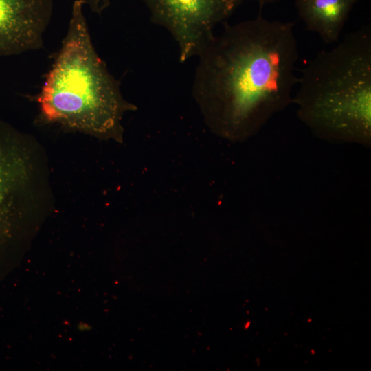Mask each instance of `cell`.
I'll use <instances>...</instances> for the list:
<instances>
[{
  "mask_svg": "<svg viewBox=\"0 0 371 371\" xmlns=\"http://www.w3.org/2000/svg\"><path fill=\"white\" fill-rule=\"evenodd\" d=\"M259 5L260 10H262V8L267 4L274 3L280 0H256Z\"/></svg>",
  "mask_w": 371,
  "mask_h": 371,
  "instance_id": "obj_9",
  "label": "cell"
},
{
  "mask_svg": "<svg viewBox=\"0 0 371 371\" xmlns=\"http://www.w3.org/2000/svg\"><path fill=\"white\" fill-rule=\"evenodd\" d=\"M359 0H295L306 28L324 43L337 42L352 8Z\"/></svg>",
  "mask_w": 371,
  "mask_h": 371,
  "instance_id": "obj_7",
  "label": "cell"
},
{
  "mask_svg": "<svg viewBox=\"0 0 371 371\" xmlns=\"http://www.w3.org/2000/svg\"><path fill=\"white\" fill-rule=\"evenodd\" d=\"M223 24L197 56L192 91L210 129L239 141L293 102L297 41L293 22L270 21L262 10Z\"/></svg>",
  "mask_w": 371,
  "mask_h": 371,
  "instance_id": "obj_1",
  "label": "cell"
},
{
  "mask_svg": "<svg viewBox=\"0 0 371 371\" xmlns=\"http://www.w3.org/2000/svg\"><path fill=\"white\" fill-rule=\"evenodd\" d=\"M85 3L74 0L67 33L36 95L40 120L95 137L122 141L124 114L137 110L91 40Z\"/></svg>",
  "mask_w": 371,
  "mask_h": 371,
  "instance_id": "obj_2",
  "label": "cell"
},
{
  "mask_svg": "<svg viewBox=\"0 0 371 371\" xmlns=\"http://www.w3.org/2000/svg\"><path fill=\"white\" fill-rule=\"evenodd\" d=\"M94 14L101 15L111 5L110 0H81Z\"/></svg>",
  "mask_w": 371,
  "mask_h": 371,
  "instance_id": "obj_8",
  "label": "cell"
},
{
  "mask_svg": "<svg viewBox=\"0 0 371 371\" xmlns=\"http://www.w3.org/2000/svg\"><path fill=\"white\" fill-rule=\"evenodd\" d=\"M53 0H0V58L43 47Z\"/></svg>",
  "mask_w": 371,
  "mask_h": 371,
  "instance_id": "obj_6",
  "label": "cell"
},
{
  "mask_svg": "<svg viewBox=\"0 0 371 371\" xmlns=\"http://www.w3.org/2000/svg\"><path fill=\"white\" fill-rule=\"evenodd\" d=\"M293 102L317 136L368 144L371 137V26L319 52L297 78Z\"/></svg>",
  "mask_w": 371,
  "mask_h": 371,
  "instance_id": "obj_3",
  "label": "cell"
},
{
  "mask_svg": "<svg viewBox=\"0 0 371 371\" xmlns=\"http://www.w3.org/2000/svg\"><path fill=\"white\" fill-rule=\"evenodd\" d=\"M34 140L0 119V229L30 203L47 202L48 186L30 151Z\"/></svg>",
  "mask_w": 371,
  "mask_h": 371,
  "instance_id": "obj_5",
  "label": "cell"
},
{
  "mask_svg": "<svg viewBox=\"0 0 371 371\" xmlns=\"http://www.w3.org/2000/svg\"><path fill=\"white\" fill-rule=\"evenodd\" d=\"M151 23L167 30L176 41L179 60L197 57L242 0H142Z\"/></svg>",
  "mask_w": 371,
  "mask_h": 371,
  "instance_id": "obj_4",
  "label": "cell"
}]
</instances>
